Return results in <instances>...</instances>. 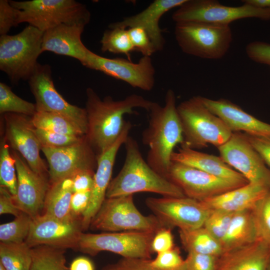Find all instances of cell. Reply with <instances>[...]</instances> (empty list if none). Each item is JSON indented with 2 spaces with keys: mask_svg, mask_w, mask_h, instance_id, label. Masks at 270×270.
Segmentation results:
<instances>
[{
  "mask_svg": "<svg viewBox=\"0 0 270 270\" xmlns=\"http://www.w3.org/2000/svg\"><path fill=\"white\" fill-rule=\"evenodd\" d=\"M177 110L184 138L182 145L194 150L208 144L218 148L225 143L233 133L204 104L200 96L182 102L177 106Z\"/></svg>",
  "mask_w": 270,
  "mask_h": 270,
  "instance_id": "cell-4",
  "label": "cell"
},
{
  "mask_svg": "<svg viewBox=\"0 0 270 270\" xmlns=\"http://www.w3.org/2000/svg\"><path fill=\"white\" fill-rule=\"evenodd\" d=\"M270 246L256 241L224 252L218 258L216 270H268Z\"/></svg>",
  "mask_w": 270,
  "mask_h": 270,
  "instance_id": "cell-24",
  "label": "cell"
},
{
  "mask_svg": "<svg viewBox=\"0 0 270 270\" xmlns=\"http://www.w3.org/2000/svg\"><path fill=\"white\" fill-rule=\"evenodd\" d=\"M182 259L179 249L176 247L164 252L157 254L156 257L151 260V264L157 268L165 270L173 269L183 264Z\"/></svg>",
  "mask_w": 270,
  "mask_h": 270,
  "instance_id": "cell-43",
  "label": "cell"
},
{
  "mask_svg": "<svg viewBox=\"0 0 270 270\" xmlns=\"http://www.w3.org/2000/svg\"><path fill=\"white\" fill-rule=\"evenodd\" d=\"M66 250L48 246L32 248L30 270H70L66 265Z\"/></svg>",
  "mask_w": 270,
  "mask_h": 270,
  "instance_id": "cell-31",
  "label": "cell"
},
{
  "mask_svg": "<svg viewBox=\"0 0 270 270\" xmlns=\"http://www.w3.org/2000/svg\"><path fill=\"white\" fill-rule=\"evenodd\" d=\"M172 162L190 166L203 172L242 186L248 183L240 173L233 169L218 156L196 150L182 145L171 156Z\"/></svg>",
  "mask_w": 270,
  "mask_h": 270,
  "instance_id": "cell-25",
  "label": "cell"
},
{
  "mask_svg": "<svg viewBox=\"0 0 270 270\" xmlns=\"http://www.w3.org/2000/svg\"><path fill=\"white\" fill-rule=\"evenodd\" d=\"M268 270H270V258L268 262Z\"/></svg>",
  "mask_w": 270,
  "mask_h": 270,
  "instance_id": "cell-54",
  "label": "cell"
},
{
  "mask_svg": "<svg viewBox=\"0 0 270 270\" xmlns=\"http://www.w3.org/2000/svg\"><path fill=\"white\" fill-rule=\"evenodd\" d=\"M244 134L264 162L270 166V138Z\"/></svg>",
  "mask_w": 270,
  "mask_h": 270,
  "instance_id": "cell-50",
  "label": "cell"
},
{
  "mask_svg": "<svg viewBox=\"0 0 270 270\" xmlns=\"http://www.w3.org/2000/svg\"><path fill=\"white\" fill-rule=\"evenodd\" d=\"M32 218L22 212L12 222L0 226V240L4 243L24 242L28 235Z\"/></svg>",
  "mask_w": 270,
  "mask_h": 270,
  "instance_id": "cell-36",
  "label": "cell"
},
{
  "mask_svg": "<svg viewBox=\"0 0 270 270\" xmlns=\"http://www.w3.org/2000/svg\"><path fill=\"white\" fill-rule=\"evenodd\" d=\"M22 212L16 204L14 196L6 188L0 186V214H10L16 217Z\"/></svg>",
  "mask_w": 270,
  "mask_h": 270,
  "instance_id": "cell-49",
  "label": "cell"
},
{
  "mask_svg": "<svg viewBox=\"0 0 270 270\" xmlns=\"http://www.w3.org/2000/svg\"><path fill=\"white\" fill-rule=\"evenodd\" d=\"M132 125L126 121L123 131L115 142L97 158V166L94 176V182L90 192L88 206L81 218L83 230L90 228L91 222L100 209L104 199L106 192L112 180L113 167L117 153L122 144H124Z\"/></svg>",
  "mask_w": 270,
  "mask_h": 270,
  "instance_id": "cell-20",
  "label": "cell"
},
{
  "mask_svg": "<svg viewBox=\"0 0 270 270\" xmlns=\"http://www.w3.org/2000/svg\"><path fill=\"white\" fill-rule=\"evenodd\" d=\"M150 261L151 259L122 258L115 263L106 266L101 270H187L184 262L178 268L165 270L152 266Z\"/></svg>",
  "mask_w": 270,
  "mask_h": 270,
  "instance_id": "cell-40",
  "label": "cell"
},
{
  "mask_svg": "<svg viewBox=\"0 0 270 270\" xmlns=\"http://www.w3.org/2000/svg\"><path fill=\"white\" fill-rule=\"evenodd\" d=\"M258 239L252 210H246L234 214L220 244L224 252L250 244Z\"/></svg>",
  "mask_w": 270,
  "mask_h": 270,
  "instance_id": "cell-27",
  "label": "cell"
},
{
  "mask_svg": "<svg viewBox=\"0 0 270 270\" xmlns=\"http://www.w3.org/2000/svg\"><path fill=\"white\" fill-rule=\"evenodd\" d=\"M37 112L36 104L23 100L6 84L0 82V114L14 113L32 116Z\"/></svg>",
  "mask_w": 270,
  "mask_h": 270,
  "instance_id": "cell-34",
  "label": "cell"
},
{
  "mask_svg": "<svg viewBox=\"0 0 270 270\" xmlns=\"http://www.w3.org/2000/svg\"><path fill=\"white\" fill-rule=\"evenodd\" d=\"M32 120L37 128L79 136L85 135L80 128L70 120L55 113L37 111L32 116Z\"/></svg>",
  "mask_w": 270,
  "mask_h": 270,
  "instance_id": "cell-32",
  "label": "cell"
},
{
  "mask_svg": "<svg viewBox=\"0 0 270 270\" xmlns=\"http://www.w3.org/2000/svg\"><path fill=\"white\" fill-rule=\"evenodd\" d=\"M244 4L261 8H270V0H244Z\"/></svg>",
  "mask_w": 270,
  "mask_h": 270,
  "instance_id": "cell-52",
  "label": "cell"
},
{
  "mask_svg": "<svg viewBox=\"0 0 270 270\" xmlns=\"http://www.w3.org/2000/svg\"><path fill=\"white\" fill-rule=\"evenodd\" d=\"M179 235L184 250L218 257L223 252L220 242L204 226L192 230H179Z\"/></svg>",
  "mask_w": 270,
  "mask_h": 270,
  "instance_id": "cell-29",
  "label": "cell"
},
{
  "mask_svg": "<svg viewBox=\"0 0 270 270\" xmlns=\"http://www.w3.org/2000/svg\"><path fill=\"white\" fill-rule=\"evenodd\" d=\"M82 231L80 219L64 220L43 213L32 218L25 242L31 248L48 246L76 250Z\"/></svg>",
  "mask_w": 270,
  "mask_h": 270,
  "instance_id": "cell-17",
  "label": "cell"
},
{
  "mask_svg": "<svg viewBox=\"0 0 270 270\" xmlns=\"http://www.w3.org/2000/svg\"><path fill=\"white\" fill-rule=\"evenodd\" d=\"M146 204L166 227L192 230L203 226L210 210L202 202L182 198H148Z\"/></svg>",
  "mask_w": 270,
  "mask_h": 270,
  "instance_id": "cell-12",
  "label": "cell"
},
{
  "mask_svg": "<svg viewBox=\"0 0 270 270\" xmlns=\"http://www.w3.org/2000/svg\"><path fill=\"white\" fill-rule=\"evenodd\" d=\"M186 0H155L140 12L110 24L109 26L126 29L140 27L148 34L156 52L163 50L165 40L159 23L161 18L170 10L178 8Z\"/></svg>",
  "mask_w": 270,
  "mask_h": 270,
  "instance_id": "cell-22",
  "label": "cell"
},
{
  "mask_svg": "<svg viewBox=\"0 0 270 270\" xmlns=\"http://www.w3.org/2000/svg\"><path fill=\"white\" fill-rule=\"evenodd\" d=\"M258 238L270 246V191L252 210Z\"/></svg>",
  "mask_w": 270,
  "mask_h": 270,
  "instance_id": "cell-37",
  "label": "cell"
},
{
  "mask_svg": "<svg viewBox=\"0 0 270 270\" xmlns=\"http://www.w3.org/2000/svg\"><path fill=\"white\" fill-rule=\"evenodd\" d=\"M247 56L252 61L270 67V44L262 41H253L246 46Z\"/></svg>",
  "mask_w": 270,
  "mask_h": 270,
  "instance_id": "cell-45",
  "label": "cell"
},
{
  "mask_svg": "<svg viewBox=\"0 0 270 270\" xmlns=\"http://www.w3.org/2000/svg\"><path fill=\"white\" fill-rule=\"evenodd\" d=\"M90 228L104 232L144 231L156 233L166 228L154 214L146 216L137 209L133 195L106 198Z\"/></svg>",
  "mask_w": 270,
  "mask_h": 270,
  "instance_id": "cell-8",
  "label": "cell"
},
{
  "mask_svg": "<svg viewBox=\"0 0 270 270\" xmlns=\"http://www.w3.org/2000/svg\"><path fill=\"white\" fill-rule=\"evenodd\" d=\"M234 213L210 210L203 226L220 242L224 236Z\"/></svg>",
  "mask_w": 270,
  "mask_h": 270,
  "instance_id": "cell-38",
  "label": "cell"
},
{
  "mask_svg": "<svg viewBox=\"0 0 270 270\" xmlns=\"http://www.w3.org/2000/svg\"><path fill=\"white\" fill-rule=\"evenodd\" d=\"M42 148H60L80 142L85 136H76L59 134L42 129H35Z\"/></svg>",
  "mask_w": 270,
  "mask_h": 270,
  "instance_id": "cell-39",
  "label": "cell"
},
{
  "mask_svg": "<svg viewBox=\"0 0 270 270\" xmlns=\"http://www.w3.org/2000/svg\"><path fill=\"white\" fill-rule=\"evenodd\" d=\"M10 148L2 136L0 144V184L15 196L17 192V174L15 160Z\"/></svg>",
  "mask_w": 270,
  "mask_h": 270,
  "instance_id": "cell-35",
  "label": "cell"
},
{
  "mask_svg": "<svg viewBox=\"0 0 270 270\" xmlns=\"http://www.w3.org/2000/svg\"><path fill=\"white\" fill-rule=\"evenodd\" d=\"M218 149L223 160L248 182L262 184L270 189V170L244 134L233 132Z\"/></svg>",
  "mask_w": 270,
  "mask_h": 270,
  "instance_id": "cell-13",
  "label": "cell"
},
{
  "mask_svg": "<svg viewBox=\"0 0 270 270\" xmlns=\"http://www.w3.org/2000/svg\"><path fill=\"white\" fill-rule=\"evenodd\" d=\"M18 9L12 6L10 0H0V34H7L10 28L18 26Z\"/></svg>",
  "mask_w": 270,
  "mask_h": 270,
  "instance_id": "cell-44",
  "label": "cell"
},
{
  "mask_svg": "<svg viewBox=\"0 0 270 270\" xmlns=\"http://www.w3.org/2000/svg\"><path fill=\"white\" fill-rule=\"evenodd\" d=\"M174 247L171 228H164L155 234L152 242V252L158 254L168 250Z\"/></svg>",
  "mask_w": 270,
  "mask_h": 270,
  "instance_id": "cell-46",
  "label": "cell"
},
{
  "mask_svg": "<svg viewBox=\"0 0 270 270\" xmlns=\"http://www.w3.org/2000/svg\"><path fill=\"white\" fill-rule=\"evenodd\" d=\"M218 258L209 254L188 252L184 264L187 270H216Z\"/></svg>",
  "mask_w": 270,
  "mask_h": 270,
  "instance_id": "cell-42",
  "label": "cell"
},
{
  "mask_svg": "<svg viewBox=\"0 0 270 270\" xmlns=\"http://www.w3.org/2000/svg\"><path fill=\"white\" fill-rule=\"evenodd\" d=\"M73 193L70 176L50 184L45 198L44 213L60 220L77 219L72 216L70 210Z\"/></svg>",
  "mask_w": 270,
  "mask_h": 270,
  "instance_id": "cell-28",
  "label": "cell"
},
{
  "mask_svg": "<svg viewBox=\"0 0 270 270\" xmlns=\"http://www.w3.org/2000/svg\"><path fill=\"white\" fill-rule=\"evenodd\" d=\"M247 18L270 20V8H261L243 4L239 6L222 4L216 0H186L172 14L175 23L195 21L220 25Z\"/></svg>",
  "mask_w": 270,
  "mask_h": 270,
  "instance_id": "cell-10",
  "label": "cell"
},
{
  "mask_svg": "<svg viewBox=\"0 0 270 270\" xmlns=\"http://www.w3.org/2000/svg\"><path fill=\"white\" fill-rule=\"evenodd\" d=\"M85 110L88 120L86 139L97 158L118 139L124 128L126 114H135L134 108L149 111L154 102L142 96L132 94L122 100L110 96L102 100L92 88L86 90Z\"/></svg>",
  "mask_w": 270,
  "mask_h": 270,
  "instance_id": "cell-1",
  "label": "cell"
},
{
  "mask_svg": "<svg viewBox=\"0 0 270 270\" xmlns=\"http://www.w3.org/2000/svg\"><path fill=\"white\" fill-rule=\"evenodd\" d=\"M83 66L144 91L154 86L156 70L150 56H142L134 63L120 58H105L90 50Z\"/></svg>",
  "mask_w": 270,
  "mask_h": 270,
  "instance_id": "cell-14",
  "label": "cell"
},
{
  "mask_svg": "<svg viewBox=\"0 0 270 270\" xmlns=\"http://www.w3.org/2000/svg\"></svg>",
  "mask_w": 270,
  "mask_h": 270,
  "instance_id": "cell-55",
  "label": "cell"
},
{
  "mask_svg": "<svg viewBox=\"0 0 270 270\" xmlns=\"http://www.w3.org/2000/svg\"><path fill=\"white\" fill-rule=\"evenodd\" d=\"M0 270H6L0 263Z\"/></svg>",
  "mask_w": 270,
  "mask_h": 270,
  "instance_id": "cell-53",
  "label": "cell"
},
{
  "mask_svg": "<svg viewBox=\"0 0 270 270\" xmlns=\"http://www.w3.org/2000/svg\"><path fill=\"white\" fill-rule=\"evenodd\" d=\"M166 178L178 186L186 197L200 202L242 186L175 162H172Z\"/></svg>",
  "mask_w": 270,
  "mask_h": 270,
  "instance_id": "cell-15",
  "label": "cell"
},
{
  "mask_svg": "<svg viewBox=\"0 0 270 270\" xmlns=\"http://www.w3.org/2000/svg\"><path fill=\"white\" fill-rule=\"evenodd\" d=\"M32 248L24 242L0 243V263L6 270H30Z\"/></svg>",
  "mask_w": 270,
  "mask_h": 270,
  "instance_id": "cell-30",
  "label": "cell"
},
{
  "mask_svg": "<svg viewBox=\"0 0 270 270\" xmlns=\"http://www.w3.org/2000/svg\"><path fill=\"white\" fill-rule=\"evenodd\" d=\"M18 9V24L27 22L42 32L62 24L86 26L90 20L86 6L74 0H10Z\"/></svg>",
  "mask_w": 270,
  "mask_h": 270,
  "instance_id": "cell-6",
  "label": "cell"
},
{
  "mask_svg": "<svg viewBox=\"0 0 270 270\" xmlns=\"http://www.w3.org/2000/svg\"><path fill=\"white\" fill-rule=\"evenodd\" d=\"M155 232L144 231L82 232L76 250L95 256L106 251L124 258L150 259L152 242Z\"/></svg>",
  "mask_w": 270,
  "mask_h": 270,
  "instance_id": "cell-9",
  "label": "cell"
},
{
  "mask_svg": "<svg viewBox=\"0 0 270 270\" xmlns=\"http://www.w3.org/2000/svg\"><path fill=\"white\" fill-rule=\"evenodd\" d=\"M48 164L50 184L70 177L80 170L97 166V156L85 136L78 143L60 148H42Z\"/></svg>",
  "mask_w": 270,
  "mask_h": 270,
  "instance_id": "cell-18",
  "label": "cell"
},
{
  "mask_svg": "<svg viewBox=\"0 0 270 270\" xmlns=\"http://www.w3.org/2000/svg\"><path fill=\"white\" fill-rule=\"evenodd\" d=\"M69 268L70 270H95L93 262L88 258L84 256L74 258Z\"/></svg>",
  "mask_w": 270,
  "mask_h": 270,
  "instance_id": "cell-51",
  "label": "cell"
},
{
  "mask_svg": "<svg viewBox=\"0 0 270 270\" xmlns=\"http://www.w3.org/2000/svg\"><path fill=\"white\" fill-rule=\"evenodd\" d=\"M28 81L35 98L37 111L53 112L63 116L86 134L88 120L85 108L70 104L57 91L52 80L50 66L39 64Z\"/></svg>",
  "mask_w": 270,
  "mask_h": 270,
  "instance_id": "cell-11",
  "label": "cell"
},
{
  "mask_svg": "<svg viewBox=\"0 0 270 270\" xmlns=\"http://www.w3.org/2000/svg\"><path fill=\"white\" fill-rule=\"evenodd\" d=\"M204 104L219 117L232 132L270 138V124L246 112L240 106L225 98L212 100L200 96Z\"/></svg>",
  "mask_w": 270,
  "mask_h": 270,
  "instance_id": "cell-21",
  "label": "cell"
},
{
  "mask_svg": "<svg viewBox=\"0 0 270 270\" xmlns=\"http://www.w3.org/2000/svg\"><path fill=\"white\" fill-rule=\"evenodd\" d=\"M84 27L82 24H62L44 32L42 52L48 51L71 57L84 65L90 50L81 40Z\"/></svg>",
  "mask_w": 270,
  "mask_h": 270,
  "instance_id": "cell-23",
  "label": "cell"
},
{
  "mask_svg": "<svg viewBox=\"0 0 270 270\" xmlns=\"http://www.w3.org/2000/svg\"><path fill=\"white\" fill-rule=\"evenodd\" d=\"M44 32L29 25L20 32L0 36V69L12 84L28 80L42 52Z\"/></svg>",
  "mask_w": 270,
  "mask_h": 270,
  "instance_id": "cell-5",
  "label": "cell"
},
{
  "mask_svg": "<svg viewBox=\"0 0 270 270\" xmlns=\"http://www.w3.org/2000/svg\"><path fill=\"white\" fill-rule=\"evenodd\" d=\"M100 41L101 50L115 54H123L131 60V53L134 51L127 29L108 26Z\"/></svg>",
  "mask_w": 270,
  "mask_h": 270,
  "instance_id": "cell-33",
  "label": "cell"
},
{
  "mask_svg": "<svg viewBox=\"0 0 270 270\" xmlns=\"http://www.w3.org/2000/svg\"><path fill=\"white\" fill-rule=\"evenodd\" d=\"M174 34L183 52L204 59L222 58L228 51L232 41L230 25L202 22H176Z\"/></svg>",
  "mask_w": 270,
  "mask_h": 270,
  "instance_id": "cell-7",
  "label": "cell"
},
{
  "mask_svg": "<svg viewBox=\"0 0 270 270\" xmlns=\"http://www.w3.org/2000/svg\"><path fill=\"white\" fill-rule=\"evenodd\" d=\"M148 112V124L142 133V142L148 147L146 161L156 172L166 178L174 148L184 142L174 92L168 90L164 106L154 102Z\"/></svg>",
  "mask_w": 270,
  "mask_h": 270,
  "instance_id": "cell-2",
  "label": "cell"
},
{
  "mask_svg": "<svg viewBox=\"0 0 270 270\" xmlns=\"http://www.w3.org/2000/svg\"><path fill=\"white\" fill-rule=\"evenodd\" d=\"M134 51L136 50L143 56H151L156 52L154 45L146 32L140 27H132L127 29Z\"/></svg>",
  "mask_w": 270,
  "mask_h": 270,
  "instance_id": "cell-41",
  "label": "cell"
},
{
  "mask_svg": "<svg viewBox=\"0 0 270 270\" xmlns=\"http://www.w3.org/2000/svg\"><path fill=\"white\" fill-rule=\"evenodd\" d=\"M90 192H76L72 194L70 210L72 216L77 219H80L86 210L90 199Z\"/></svg>",
  "mask_w": 270,
  "mask_h": 270,
  "instance_id": "cell-48",
  "label": "cell"
},
{
  "mask_svg": "<svg viewBox=\"0 0 270 270\" xmlns=\"http://www.w3.org/2000/svg\"><path fill=\"white\" fill-rule=\"evenodd\" d=\"M270 189L262 184L248 182L202 202L210 210H221L236 213L252 210Z\"/></svg>",
  "mask_w": 270,
  "mask_h": 270,
  "instance_id": "cell-26",
  "label": "cell"
},
{
  "mask_svg": "<svg viewBox=\"0 0 270 270\" xmlns=\"http://www.w3.org/2000/svg\"><path fill=\"white\" fill-rule=\"evenodd\" d=\"M17 174V192L14 200L18 208L32 218L44 208L46 196L50 186L46 176L35 172L24 158L12 150Z\"/></svg>",
  "mask_w": 270,
  "mask_h": 270,
  "instance_id": "cell-19",
  "label": "cell"
},
{
  "mask_svg": "<svg viewBox=\"0 0 270 270\" xmlns=\"http://www.w3.org/2000/svg\"><path fill=\"white\" fill-rule=\"evenodd\" d=\"M3 115V135L12 150L18 152L36 174L48 176V170L40 156L42 146L36 133L32 116L6 113Z\"/></svg>",
  "mask_w": 270,
  "mask_h": 270,
  "instance_id": "cell-16",
  "label": "cell"
},
{
  "mask_svg": "<svg viewBox=\"0 0 270 270\" xmlns=\"http://www.w3.org/2000/svg\"><path fill=\"white\" fill-rule=\"evenodd\" d=\"M126 157L117 176L112 179L106 198L150 192L164 197L186 196L176 184L156 172L143 158L136 141L128 136L124 143Z\"/></svg>",
  "mask_w": 270,
  "mask_h": 270,
  "instance_id": "cell-3",
  "label": "cell"
},
{
  "mask_svg": "<svg viewBox=\"0 0 270 270\" xmlns=\"http://www.w3.org/2000/svg\"><path fill=\"white\" fill-rule=\"evenodd\" d=\"M94 174L95 172L92 170H80L70 176L73 192L91 191Z\"/></svg>",
  "mask_w": 270,
  "mask_h": 270,
  "instance_id": "cell-47",
  "label": "cell"
}]
</instances>
